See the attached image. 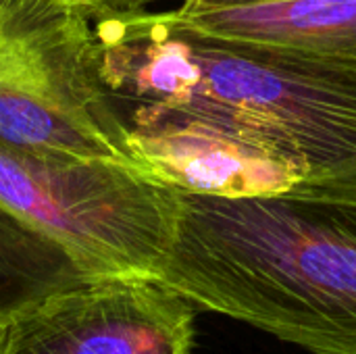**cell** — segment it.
I'll use <instances>...</instances> for the list:
<instances>
[{
	"label": "cell",
	"mask_w": 356,
	"mask_h": 354,
	"mask_svg": "<svg viewBox=\"0 0 356 354\" xmlns=\"http://www.w3.org/2000/svg\"><path fill=\"white\" fill-rule=\"evenodd\" d=\"M86 15L127 129L188 127L263 154L300 182L356 179V65L217 38L177 8Z\"/></svg>",
	"instance_id": "6da1fadb"
},
{
	"label": "cell",
	"mask_w": 356,
	"mask_h": 354,
	"mask_svg": "<svg viewBox=\"0 0 356 354\" xmlns=\"http://www.w3.org/2000/svg\"><path fill=\"white\" fill-rule=\"evenodd\" d=\"M161 284L311 354H356V179L181 192Z\"/></svg>",
	"instance_id": "7a4b0ae2"
},
{
	"label": "cell",
	"mask_w": 356,
	"mask_h": 354,
	"mask_svg": "<svg viewBox=\"0 0 356 354\" xmlns=\"http://www.w3.org/2000/svg\"><path fill=\"white\" fill-rule=\"evenodd\" d=\"M0 146L138 165L129 129L104 88L81 4L0 2Z\"/></svg>",
	"instance_id": "3957f363"
},
{
	"label": "cell",
	"mask_w": 356,
	"mask_h": 354,
	"mask_svg": "<svg viewBox=\"0 0 356 354\" xmlns=\"http://www.w3.org/2000/svg\"><path fill=\"white\" fill-rule=\"evenodd\" d=\"M0 204L58 242L92 275L156 277L181 196L134 163L0 146Z\"/></svg>",
	"instance_id": "277c9868"
},
{
	"label": "cell",
	"mask_w": 356,
	"mask_h": 354,
	"mask_svg": "<svg viewBox=\"0 0 356 354\" xmlns=\"http://www.w3.org/2000/svg\"><path fill=\"white\" fill-rule=\"evenodd\" d=\"M194 319L154 277L96 275L15 315L0 354H192Z\"/></svg>",
	"instance_id": "5b68a950"
},
{
	"label": "cell",
	"mask_w": 356,
	"mask_h": 354,
	"mask_svg": "<svg viewBox=\"0 0 356 354\" xmlns=\"http://www.w3.org/2000/svg\"><path fill=\"white\" fill-rule=\"evenodd\" d=\"M129 150L142 169L192 194L259 196L300 182L294 171L263 154L188 127H131Z\"/></svg>",
	"instance_id": "8992f818"
},
{
	"label": "cell",
	"mask_w": 356,
	"mask_h": 354,
	"mask_svg": "<svg viewBox=\"0 0 356 354\" xmlns=\"http://www.w3.org/2000/svg\"><path fill=\"white\" fill-rule=\"evenodd\" d=\"M177 13L192 27L217 38L356 65V0H282Z\"/></svg>",
	"instance_id": "52a82bcc"
},
{
	"label": "cell",
	"mask_w": 356,
	"mask_h": 354,
	"mask_svg": "<svg viewBox=\"0 0 356 354\" xmlns=\"http://www.w3.org/2000/svg\"><path fill=\"white\" fill-rule=\"evenodd\" d=\"M88 277L58 242L0 204V321Z\"/></svg>",
	"instance_id": "ba28073f"
},
{
	"label": "cell",
	"mask_w": 356,
	"mask_h": 354,
	"mask_svg": "<svg viewBox=\"0 0 356 354\" xmlns=\"http://www.w3.org/2000/svg\"><path fill=\"white\" fill-rule=\"evenodd\" d=\"M282 0H184L181 10H204V8H232V6H252V4H269Z\"/></svg>",
	"instance_id": "9c48e42d"
},
{
	"label": "cell",
	"mask_w": 356,
	"mask_h": 354,
	"mask_svg": "<svg viewBox=\"0 0 356 354\" xmlns=\"http://www.w3.org/2000/svg\"><path fill=\"white\" fill-rule=\"evenodd\" d=\"M75 4H81L86 8H115V10H138L148 8L154 2L161 0H71Z\"/></svg>",
	"instance_id": "30bf717a"
},
{
	"label": "cell",
	"mask_w": 356,
	"mask_h": 354,
	"mask_svg": "<svg viewBox=\"0 0 356 354\" xmlns=\"http://www.w3.org/2000/svg\"><path fill=\"white\" fill-rule=\"evenodd\" d=\"M4 330H6V323L0 321V351H2V340H4Z\"/></svg>",
	"instance_id": "8fae6325"
},
{
	"label": "cell",
	"mask_w": 356,
	"mask_h": 354,
	"mask_svg": "<svg viewBox=\"0 0 356 354\" xmlns=\"http://www.w3.org/2000/svg\"><path fill=\"white\" fill-rule=\"evenodd\" d=\"M0 2H2V0H0Z\"/></svg>",
	"instance_id": "7c38bea8"
}]
</instances>
